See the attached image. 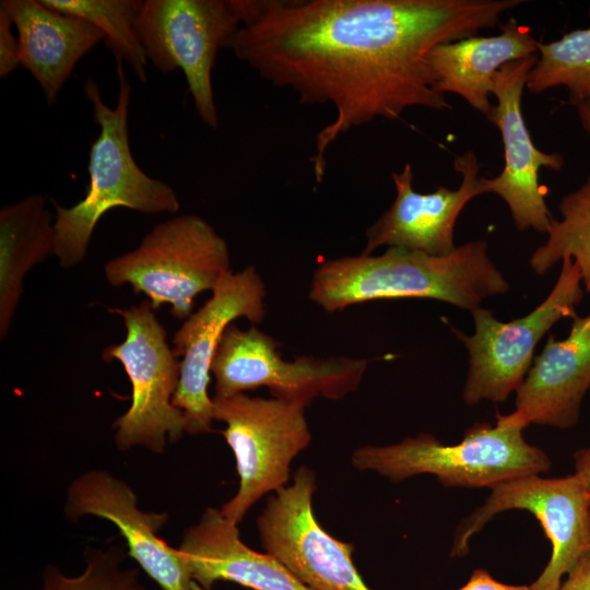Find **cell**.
<instances>
[{"label": "cell", "instance_id": "6da1fadb", "mask_svg": "<svg viewBox=\"0 0 590 590\" xmlns=\"http://www.w3.org/2000/svg\"><path fill=\"white\" fill-rule=\"evenodd\" d=\"M522 0H237L241 26L228 42L261 78L302 104L335 115L315 138L320 182L326 153L351 129L399 119L410 107L451 108L427 55L439 44L498 25Z\"/></svg>", "mask_w": 590, "mask_h": 590}, {"label": "cell", "instance_id": "7a4b0ae2", "mask_svg": "<svg viewBox=\"0 0 590 590\" xmlns=\"http://www.w3.org/2000/svg\"><path fill=\"white\" fill-rule=\"evenodd\" d=\"M487 248L479 239L442 257L389 247L379 256L326 260L314 271L309 298L327 312L391 298H432L471 312L509 290Z\"/></svg>", "mask_w": 590, "mask_h": 590}, {"label": "cell", "instance_id": "3957f363", "mask_svg": "<svg viewBox=\"0 0 590 590\" xmlns=\"http://www.w3.org/2000/svg\"><path fill=\"white\" fill-rule=\"evenodd\" d=\"M116 71L119 87L115 107L106 105L96 81L88 79L83 84L99 132L88 153L84 197L71 206L54 202L55 256L63 269L74 268L84 260L94 229L109 210L126 208L145 214H175L180 209L174 189L145 174L132 156L128 131L131 85L123 61L116 60Z\"/></svg>", "mask_w": 590, "mask_h": 590}, {"label": "cell", "instance_id": "277c9868", "mask_svg": "<svg viewBox=\"0 0 590 590\" xmlns=\"http://www.w3.org/2000/svg\"><path fill=\"white\" fill-rule=\"evenodd\" d=\"M524 428L509 414L498 415L495 425L476 423L455 445L420 434L389 446H362L353 452L352 463L392 482L432 474L445 486L493 489L550 470V458L524 439Z\"/></svg>", "mask_w": 590, "mask_h": 590}, {"label": "cell", "instance_id": "5b68a950", "mask_svg": "<svg viewBox=\"0 0 590 590\" xmlns=\"http://www.w3.org/2000/svg\"><path fill=\"white\" fill-rule=\"evenodd\" d=\"M229 267L225 239L201 216L186 213L158 223L135 249L108 260L104 274L109 285L129 284L154 309L168 304L185 320L194 297L212 291Z\"/></svg>", "mask_w": 590, "mask_h": 590}, {"label": "cell", "instance_id": "8992f818", "mask_svg": "<svg viewBox=\"0 0 590 590\" xmlns=\"http://www.w3.org/2000/svg\"><path fill=\"white\" fill-rule=\"evenodd\" d=\"M149 300L128 308H110L121 316L126 338L103 351L106 362L118 361L129 377L131 404L115 423L119 449L142 446L164 451L166 440H178L185 430L182 411L173 405L180 362L167 343V333Z\"/></svg>", "mask_w": 590, "mask_h": 590}, {"label": "cell", "instance_id": "52a82bcc", "mask_svg": "<svg viewBox=\"0 0 590 590\" xmlns=\"http://www.w3.org/2000/svg\"><path fill=\"white\" fill-rule=\"evenodd\" d=\"M212 401L214 420L226 424L222 434L239 476L237 493L220 510L238 524L258 499L287 483L292 460L311 440L305 415L308 405L246 393L214 396Z\"/></svg>", "mask_w": 590, "mask_h": 590}, {"label": "cell", "instance_id": "ba28073f", "mask_svg": "<svg viewBox=\"0 0 590 590\" xmlns=\"http://www.w3.org/2000/svg\"><path fill=\"white\" fill-rule=\"evenodd\" d=\"M240 26L233 0H144L135 20L148 61L163 73L184 72L197 114L213 129L219 116L212 69Z\"/></svg>", "mask_w": 590, "mask_h": 590}, {"label": "cell", "instance_id": "9c48e42d", "mask_svg": "<svg viewBox=\"0 0 590 590\" xmlns=\"http://www.w3.org/2000/svg\"><path fill=\"white\" fill-rule=\"evenodd\" d=\"M581 274L571 258L562 260L557 281L546 298L527 316L508 322L482 307L471 311L475 330L467 335L452 328L469 352L463 401L504 402L523 381L539 341L563 318H576L583 297Z\"/></svg>", "mask_w": 590, "mask_h": 590}, {"label": "cell", "instance_id": "30bf717a", "mask_svg": "<svg viewBox=\"0 0 590 590\" xmlns=\"http://www.w3.org/2000/svg\"><path fill=\"white\" fill-rule=\"evenodd\" d=\"M367 365L366 359L343 356L283 361L271 335L255 326L241 330L231 324L215 351L211 373L216 397L267 387L274 398L308 405L319 396L339 400L355 392Z\"/></svg>", "mask_w": 590, "mask_h": 590}, {"label": "cell", "instance_id": "8fae6325", "mask_svg": "<svg viewBox=\"0 0 590 590\" xmlns=\"http://www.w3.org/2000/svg\"><path fill=\"white\" fill-rule=\"evenodd\" d=\"M510 509L535 516L552 544L551 558L531 588L558 590L562 578L589 548L590 493L575 473L553 479L535 474L505 482L491 489L484 504L460 524L451 555H465L471 538L494 516Z\"/></svg>", "mask_w": 590, "mask_h": 590}, {"label": "cell", "instance_id": "7c38bea8", "mask_svg": "<svg viewBox=\"0 0 590 590\" xmlns=\"http://www.w3.org/2000/svg\"><path fill=\"white\" fill-rule=\"evenodd\" d=\"M315 473L300 467L294 482L271 496L257 519L261 543L310 590H371L353 560L354 545L330 535L316 520Z\"/></svg>", "mask_w": 590, "mask_h": 590}, {"label": "cell", "instance_id": "4fadbf2b", "mask_svg": "<svg viewBox=\"0 0 590 590\" xmlns=\"http://www.w3.org/2000/svg\"><path fill=\"white\" fill-rule=\"evenodd\" d=\"M266 285L253 267L226 273L212 290V296L192 312L175 332L173 352L180 361V376L173 405L184 413L185 430H211L213 401L209 397L211 364L221 338L240 317L252 323L263 320Z\"/></svg>", "mask_w": 590, "mask_h": 590}, {"label": "cell", "instance_id": "5bb4252c", "mask_svg": "<svg viewBox=\"0 0 590 590\" xmlns=\"http://www.w3.org/2000/svg\"><path fill=\"white\" fill-rule=\"evenodd\" d=\"M536 61V55L511 61L494 78L492 95L497 102L489 120L502 134L504 168L496 177L486 178V190L507 203L519 231L533 228L546 234L553 216L539 182V173L542 167L560 170L564 157L536 149L522 115L523 88Z\"/></svg>", "mask_w": 590, "mask_h": 590}, {"label": "cell", "instance_id": "9a60e30c", "mask_svg": "<svg viewBox=\"0 0 590 590\" xmlns=\"http://www.w3.org/2000/svg\"><path fill=\"white\" fill-rule=\"evenodd\" d=\"M453 166L462 176L458 189L438 187L429 193L414 190L410 163L404 164L400 173H391L396 199L367 228L362 255H371L381 246L436 257L451 253L457 248L455 226L460 212L469 201L487 192L486 178L479 175L480 165L472 150L458 156Z\"/></svg>", "mask_w": 590, "mask_h": 590}, {"label": "cell", "instance_id": "2e32d148", "mask_svg": "<svg viewBox=\"0 0 590 590\" xmlns=\"http://www.w3.org/2000/svg\"><path fill=\"white\" fill-rule=\"evenodd\" d=\"M67 517L92 515L116 524L131 556L162 590H198L179 551L158 536L167 514L148 512L138 507L130 486L102 470L87 471L72 481L67 491Z\"/></svg>", "mask_w": 590, "mask_h": 590}, {"label": "cell", "instance_id": "e0dca14e", "mask_svg": "<svg viewBox=\"0 0 590 590\" xmlns=\"http://www.w3.org/2000/svg\"><path fill=\"white\" fill-rule=\"evenodd\" d=\"M590 388V312L574 318L563 340L550 335L516 390L509 415L529 424L566 429L577 424L581 401Z\"/></svg>", "mask_w": 590, "mask_h": 590}, {"label": "cell", "instance_id": "ac0fdd59", "mask_svg": "<svg viewBox=\"0 0 590 590\" xmlns=\"http://www.w3.org/2000/svg\"><path fill=\"white\" fill-rule=\"evenodd\" d=\"M19 38L21 67L54 104L79 60L105 39L90 21L52 10L40 0H2Z\"/></svg>", "mask_w": 590, "mask_h": 590}, {"label": "cell", "instance_id": "d6986e66", "mask_svg": "<svg viewBox=\"0 0 590 590\" xmlns=\"http://www.w3.org/2000/svg\"><path fill=\"white\" fill-rule=\"evenodd\" d=\"M179 551L198 590H211L220 580L253 590H310L274 556L248 547L237 524L220 509H205L186 531Z\"/></svg>", "mask_w": 590, "mask_h": 590}, {"label": "cell", "instance_id": "ffe728a7", "mask_svg": "<svg viewBox=\"0 0 590 590\" xmlns=\"http://www.w3.org/2000/svg\"><path fill=\"white\" fill-rule=\"evenodd\" d=\"M500 31L495 36L475 35L439 44L427 55L436 90L461 96L488 120L494 110L489 96L496 73L505 64L538 52L539 42L528 26L510 19Z\"/></svg>", "mask_w": 590, "mask_h": 590}, {"label": "cell", "instance_id": "44dd1931", "mask_svg": "<svg viewBox=\"0 0 590 590\" xmlns=\"http://www.w3.org/2000/svg\"><path fill=\"white\" fill-rule=\"evenodd\" d=\"M55 216L35 193L0 210V339H5L28 271L55 256Z\"/></svg>", "mask_w": 590, "mask_h": 590}, {"label": "cell", "instance_id": "7402d4cb", "mask_svg": "<svg viewBox=\"0 0 590 590\" xmlns=\"http://www.w3.org/2000/svg\"><path fill=\"white\" fill-rule=\"evenodd\" d=\"M560 220L553 217L547 239L531 256V269L544 274L564 258L578 266L581 281L590 292V177L558 205Z\"/></svg>", "mask_w": 590, "mask_h": 590}, {"label": "cell", "instance_id": "603a6c76", "mask_svg": "<svg viewBox=\"0 0 590 590\" xmlns=\"http://www.w3.org/2000/svg\"><path fill=\"white\" fill-rule=\"evenodd\" d=\"M56 11L90 21L105 34L104 43L115 60L126 61L142 83L148 82L149 61L135 33L142 0H40Z\"/></svg>", "mask_w": 590, "mask_h": 590}, {"label": "cell", "instance_id": "cb8c5ba5", "mask_svg": "<svg viewBox=\"0 0 590 590\" xmlns=\"http://www.w3.org/2000/svg\"><path fill=\"white\" fill-rule=\"evenodd\" d=\"M538 61L526 87L533 94L565 86L570 103L590 99V27L574 30L557 40L538 44Z\"/></svg>", "mask_w": 590, "mask_h": 590}, {"label": "cell", "instance_id": "d4e9b609", "mask_svg": "<svg viewBox=\"0 0 590 590\" xmlns=\"http://www.w3.org/2000/svg\"><path fill=\"white\" fill-rule=\"evenodd\" d=\"M126 555L121 546L90 548L85 553V568L78 576H66L48 565L40 590H148L140 581L139 569L122 568Z\"/></svg>", "mask_w": 590, "mask_h": 590}, {"label": "cell", "instance_id": "484cf974", "mask_svg": "<svg viewBox=\"0 0 590 590\" xmlns=\"http://www.w3.org/2000/svg\"><path fill=\"white\" fill-rule=\"evenodd\" d=\"M14 23L10 13L0 7V78L9 76L21 67L19 38L13 34Z\"/></svg>", "mask_w": 590, "mask_h": 590}, {"label": "cell", "instance_id": "4316f807", "mask_svg": "<svg viewBox=\"0 0 590 590\" xmlns=\"http://www.w3.org/2000/svg\"><path fill=\"white\" fill-rule=\"evenodd\" d=\"M459 590H533L531 586L506 585L494 579L484 569H475L467 583Z\"/></svg>", "mask_w": 590, "mask_h": 590}, {"label": "cell", "instance_id": "83f0119b", "mask_svg": "<svg viewBox=\"0 0 590 590\" xmlns=\"http://www.w3.org/2000/svg\"><path fill=\"white\" fill-rule=\"evenodd\" d=\"M558 590H590V554L586 553L568 573Z\"/></svg>", "mask_w": 590, "mask_h": 590}, {"label": "cell", "instance_id": "f1b7e54d", "mask_svg": "<svg viewBox=\"0 0 590 590\" xmlns=\"http://www.w3.org/2000/svg\"><path fill=\"white\" fill-rule=\"evenodd\" d=\"M575 474L581 480L590 493V447L581 449L574 455Z\"/></svg>", "mask_w": 590, "mask_h": 590}, {"label": "cell", "instance_id": "f546056e", "mask_svg": "<svg viewBox=\"0 0 590 590\" xmlns=\"http://www.w3.org/2000/svg\"><path fill=\"white\" fill-rule=\"evenodd\" d=\"M581 125L590 137V99L576 105Z\"/></svg>", "mask_w": 590, "mask_h": 590}, {"label": "cell", "instance_id": "4dcf8cb0", "mask_svg": "<svg viewBox=\"0 0 590 590\" xmlns=\"http://www.w3.org/2000/svg\"><path fill=\"white\" fill-rule=\"evenodd\" d=\"M590 554V520H589V548H588V552Z\"/></svg>", "mask_w": 590, "mask_h": 590}]
</instances>
